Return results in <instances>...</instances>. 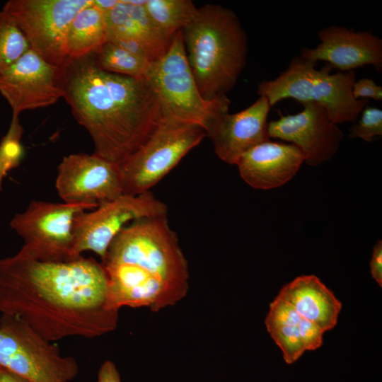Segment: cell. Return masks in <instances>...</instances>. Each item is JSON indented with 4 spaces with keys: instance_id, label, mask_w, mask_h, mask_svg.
<instances>
[{
    "instance_id": "1",
    "label": "cell",
    "mask_w": 382,
    "mask_h": 382,
    "mask_svg": "<svg viewBox=\"0 0 382 382\" xmlns=\"http://www.w3.org/2000/svg\"><path fill=\"white\" fill-rule=\"evenodd\" d=\"M118 311L109 303L105 272L92 257L43 261L20 250L0 260V316L23 320L49 342L110 332Z\"/></svg>"
},
{
    "instance_id": "2",
    "label": "cell",
    "mask_w": 382,
    "mask_h": 382,
    "mask_svg": "<svg viewBox=\"0 0 382 382\" xmlns=\"http://www.w3.org/2000/svg\"><path fill=\"white\" fill-rule=\"evenodd\" d=\"M63 96L90 134L94 154L120 165L165 117L147 80L105 71L93 54L63 67Z\"/></svg>"
},
{
    "instance_id": "3",
    "label": "cell",
    "mask_w": 382,
    "mask_h": 382,
    "mask_svg": "<svg viewBox=\"0 0 382 382\" xmlns=\"http://www.w3.org/2000/svg\"><path fill=\"white\" fill-rule=\"evenodd\" d=\"M168 215L134 221L113 239L101 259L110 306L175 305L188 290V266Z\"/></svg>"
},
{
    "instance_id": "4",
    "label": "cell",
    "mask_w": 382,
    "mask_h": 382,
    "mask_svg": "<svg viewBox=\"0 0 382 382\" xmlns=\"http://www.w3.org/2000/svg\"><path fill=\"white\" fill-rule=\"evenodd\" d=\"M189 65L207 100L227 96L245 64L247 37L236 14L215 4L197 8L183 29Z\"/></svg>"
},
{
    "instance_id": "5",
    "label": "cell",
    "mask_w": 382,
    "mask_h": 382,
    "mask_svg": "<svg viewBox=\"0 0 382 382\" xmlns=\"http://www.w3.org/2000/svg\"><path fill=\"white\" fill-rule=\"evenodd\" d=\"M316 64L300 56L294 57L276 79L260 82L257 93L267 98L271 107L280 100L292 98L301 104L316 103L322 105L337 125L355 122L369 100H357L352 96L354 71L331 74L330 65L326 64L317 69Z\"/></svg>"
},
{
    "instance_id": "6",
    "label": "cell",
    "mask_w": 382,
    "mask_h": 382,
    "mask_svg": "<svg viewBox=\"0 0 382 382\" xmlns=\"http://www.w3.org/2000/svg\"><path fill=\"white\" fill-rule=\"evenodd\" d=\"M144 78L167 117L204 129L214 114L228 111L227 96L207 100L201 95L187 61L182 30L173 36L165 54L149 64Z\"/></svg>"
},
{
    "instance_id": "7",
    "label": "cell",
    "mask_w": 382,
    "mask_h": 382,
    "mask_svg": "<svg viewBox=\"0 0 382 382\" xmlns=\"http://www.w3.org/2000/svg\"><path fill=\"white\" fill-rule=\"evenodd\" d=\"M206 137L202 127L165 116L139 149L120 165L123 195L150 191Z\"/></svg>"
},
{
    "instance_id": "8",
    "label": "cell",
    "mask_w": 382,
    "mask_h": 382,
    "mask_svg": "<svg viewBox=\"0 0 382 382\" xmlns=\"http://www.w3.org/2000/svg\"><path fill=\"white\" fill-rule=\"evenodd\" d=\"M0 366L30 382H71L79 371L73 357L8 315L0 316Z\"/></svg>"
},
{
    "instance_id": "9",
    "label": "cell",
    "mask_w": 382,
    "mask_h": 382,
    "mask_svg": "<svg viewBox=\"0 0 382 382\" xmlns=\"http://www.w3.org/2000/svg\"><path fill=\"white\" fill-rule=\"evenodd\" d=\"M96 207L33 200L24 212L15 214L10 226L23 240L21 250L30 257L43 261L71 260L76 219Z\"/></svg>"
},
{
    "instance_id": "10",
    "label": "cell",
    "mask_w": 382,
    "mask_h": 382,
    "mask_svg": "<svg viewBox=\"0 0 382 382\" xmlns=\"http://www.w3.org/2000/svg\"><path fill=\"white\" fill-rule=\"evenodd\" d=\"M93 0H10L2 10L15 21L30 47L47 62L64 67L69 61L66 40L76 15Z\"/></svg>"
},
{
    "instance_id": "11",
    "label": "cell",
    "mask_w": 382,
    "mask_h": 382,
    "mask_svg": "<svg viewBox=\"0 0 382 382\" xmlns=\"http://www.w3.org/2000/svg\"><path fill=\"white\" fill-rule=\"evenodd\" d=\"M168 215V207L151 191L122 195L112 201L80 214L75 221L71 259L92 251L102 259L117 234L131 222Z\"/></svg>"
},
{
    "instance_id": "12",
    "label": "cell",
    "mask_w": 382,
    "mask_h": 382,
    "mask_svg": "<svg viewBox=\"0 0 382 382\" xmlns=\"http://www.w3.org/2000/svg\"><path fill=\"white\" fill-rule=\"evenodd\" d=\"M55 188L64 202L98 207L123 195L120 166L94 154H69L57 167Z\"/></svg>"
},
{
    "instance_id": "13",
    "label": "cell",
    "mask_w": 382,
    "mask_h": 382,
    "mask_svg": "<svg viewBox=\"0 0 382 382\" xmlns=\"http://www.w3.org/2000/svg\"><path fill=\"white\" fill-rule=\"evenodd\" d=\"M63 67L54 66L33 50H28L12 66L0 74V93L13 115L46 108L63 96Z\"/></svg>"
},
{
    "instance_id": "14",
    "label": "cell",
    "mask_w": 382,
    "mask_h": 382,
    "mask_svg": "<svg viewBox=\"0 0 382 382\" xmlns=\"http://www.w3.org/2000/svg\"><path fill=\"white\" fill-rule=\"evenodd\" d=\"M301 105L303 110L294 115L279 111V118L268 122V135L294 144L305 155L307 164L318 166L335 155L343 134L324 107L316 103Z\"/></svg>"
},
{
    "instance_id": "15",
    "label": "cell",
    "mask_w": 382,
    "mask_h": 382,
    "mask_svg": "<svg viewBox=\"0 0 382 382\" xmlns=\"http://www.w3.org/2000/svg\"><path fill=\"white\" fill-rule=\"evenodd\" d=\"M270 107L267 98L260 96L238 112H219L208 120L204 129L221 161L236 165L248 150L270 140L267 116Z\"/></svg>"
},
{
    "instance_id": "16",
    "label": "cell",
    "mask_w": 382,
    "mask_h": 382,
    "mask_svg": "<svg viewBox=\"0 0 382 382\" xmlns=\"http://www.w3.org/2000/svg\"><path fill=\"white\" fill-rule=\"evenodd\" d=\"M320 41L314 48L303 47L300 57L325 61L342 72L365 65L382 69V40L371 31H358L331 25L318 33Z\"/></svg>"
},
{
    "instance_id": "17",
    "label": "cell",
    "mask_w": 382,
    "mask_h": 382,
    "mask_svg": "<svg viewBox=\"0 0 382 382\" xmlns=\"http://www.w3.org/2000/svg\"><path fill=\"white\" fill-rule=\"evenodd\" d=\"M305 162V155L292 144L267 141L245 152L236 163L250 186L270 190L286 183Z\"/></svg>"
},
{
    "instance_id": "18",
    "label": "cell",
    "mask_w": 382,
    "mask_h": 382,
    "mask_svg": "<svg viewBox=\"0 0 382 382\" xmlns=\"http://www.w3.org/2000/svg\"><path fill=\"white\" fill-rule=\"evenodd\" d=\"M265 323L288 364L296 362L305 351L315 350L323 345L325 332L278 296L270 303Z\"/></svg>"
},
{
    "instance_id": "19",
    "label": "cell",
    "mask_w": 382,
    "mask_h": 382,
    "mask_svg": "<svg viewBox=\"0 0 382 382\" xmlns=\"http://www.w3.org/2000/svg\"><path fill=\"white\" fill-rule=\"evenodd\" d=\"M325 332L335 328L342 303L315 275H303L284 285L277 296Z\"/></svg>"
},
{
    "instance_id": "20",
    "label": "cell",
    "mask_w": 382,
    "mask_h": 382,
    "mask_svg": "<svg viewBox=\"0 0 382 382\" xmlns=\"http://www.w3.org/2000/svg\"><path fill=\"white\" fill-rule=\"evenodd\" d=\"M106 42L104 14L92 2L76 15L69 25L66 40L67 56L74 59L90 55Z\"/></svg>"
},
{
    "instance_id": "21",
    "label": "cell",
    "mask_w": 382,
    "mask_h": 382,
    "mask_svg": "<svg viewBox=\"0 0 382 382\" xmlns=\"http://www.w3.org/2000/svg\"><path fill=\"white\" fill-rule=\"evenodd\" d=\"M144 7L156 25L170 36L183 30L197 10L190 0H147Z\"/></svg>"
},
{
    "instance_id": "22",
    "label": "cell",
    "mask_w": 382,
    "mask_h": 382,
    "mask_svg": "<svg viewBox=\"0 0 382 382\" xmlns=\"http://www.w3.org/2000/svg\"><path fill=\"white\" fill-rule=\"evenodd\" d=\"M93 57L100 69L134 78H144L150 64L108 41L94 52Z\"/></svg>"
},
{
    "instance_id": "23",
    "label": "cell",
    "mask_w": 382,
    "mask_h": 382,
    "mask_svg": "<svg viewBox=\"0 0 382 382\" xmlns=\"http://www.w3.org/2000/svg\"><path fill=\"white\" fill-rule=\"evenodd\" d=\"M29 43L13 18L0 11V74L12 66L28 50Z\"/></svg>"
},
{
    "instance_id": "24",
    "label": "cell",
    "mask_w": 382,
    "mask_h": 382,
    "mask_svg": "<svg viewBox=\"0 0 382 382\" xmlns=\"http://www.w3.org/2000/svg\"><path fill=\"white\" fill-rule=\"evenodd\" d=\"M23 133L19 116L13 115L8 130L0 142V191L4 178L9 171L21 164L23 158Z\"/></svg>"
},
{
    "instance_id": "25",
    "label": "cell",
    "mask_w": 382,
    "mask_h": 382,
    "mask_svg": "<svg viewBox=\"0 0 382 382\" xmlns=\"http://www.w3.org/2000/svg\"><path fill=\"white\" fill-rule=\"evenodd\" d=\"M357 123L351 127L349 136L372 141L382 135V110L374 107H365Z\"/></svg>"
},
{
    "instance_id": "26",
    "label": "cell",
    "mask_w": 382,
    "mask_h": 382,
    "mask_svg": "<svg viewBox=\"0 0 382 382\" xmlns=\"http://www.w3.org/2000/svg\"><path fill=\"white\" fill-rule=\"evenodd\" d=\"M352 93L353 97L357 100L372 98L381 100L382 99V87L377 85L373 79L368 78L355 81Z\"/></svg>"
},
{
    "instance_id": "27",
    "label": "cell",
    "mask_w": 382,
    "mask_h": 382,
    "mask_svg": "<svg viewBox=\"0 0 382 382\" xmlns=\"http://www.w3.org/2000/svg\"><path fill=\"white\" fill-rule=\"evenodd\" d=\"M371 274L378 285L382 286V241L375 244L370 262Z\"/></svg>"
},
{
    "instance_id": "28",
    "label": "cell",
    "mask_w": 382,
    "mask_h": 382,
    "mask_svg": "<svg viewBox=\"0 0 382 382\" xmlns=\"http://www.w3.org/2000/svg\"><path fill=\"white\" fill-rule=\"evenodd\" d=\"M98 382H121L120 376L112 361H104L98 373Z\"/></svg>"
},
{
    "instance_id": "29",
    "label": "cell",
    "mask_w": 382,
    "mask_h": 382,
    "mask_svg": "<svg viewBox=\"0 0 382 382\" xmlns=\"http://www.w3.org/2000/svg\"><path fill=\"white\" fill-rule=\"evenodd\" d=\"M0 382H30L8 369L0 366Z\"/></svg>"
},
{
    "instance_id": "30",
    "label": "cell",
    "mask_w": 382,
    "mask_h": 382,
    "mask_svg": "<svg viewBox=\"0 0 382 382\" xmlns=\"http://www.w3.org/2000/svg\"><path fill=\"white\" fill-rule=\"evenodd\" d=\"M119 0H93V4L103 13L112 10Z\"/></svg>"
}]
</instances>
